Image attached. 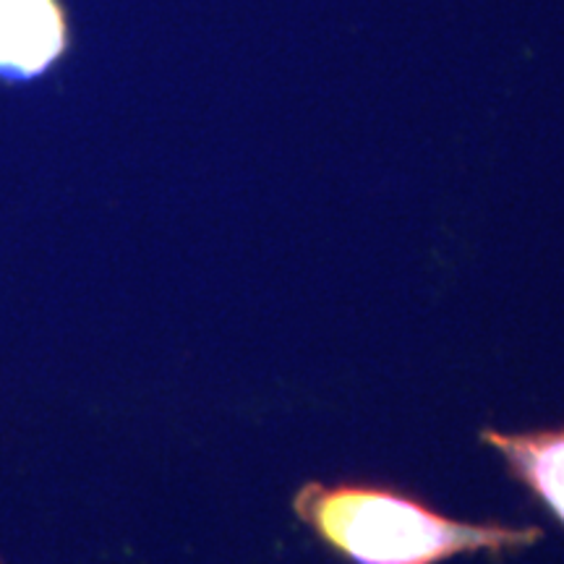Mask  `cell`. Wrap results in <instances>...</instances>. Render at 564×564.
I'll return each mask as SVG.
<instances>
[{"label":"cell","instance_id":"obj_1","mask_svg":"<svg viewBox=\"0 0 564 564\" xmlns=\"http://www.w3.org/2000/svg\"><path fill=\"white\" fill-rule=\"evenodd\" d=\"M293 514L348 564H444L457 556H507L541 541V528L457 520L419 494L377 481H306Z\"/></svg>","mask_w":564,"mask_h":564},{"label":"cell","instance_id":"obj_2","mask_svg":"<svg viewBox=\"0 0 564 564\" xmlns=\"http://www.w3.org/2000/svg\"><path fill=\"white\" fill-rule=\"evenodd\" d=\"M66 13L58 0H0V76L24 82L66 51Z\"/></svg>","mask_w":564,"mask_h":564},{"label":"cell","instance_id":"obj_3","mask_svg":"<svg viewBox=\"0 0 564 564\" xmlns=\"http://www.w3.org/2000/svg\"><path fill=\"white\" fill-rule=\"evenodd\" d=\"M478 440L502 457L507 474L525 491H531L564 525V429H539V432L484 429Z\"/></svg>","mask_w":564,"mask_h":564}]
</instances>
